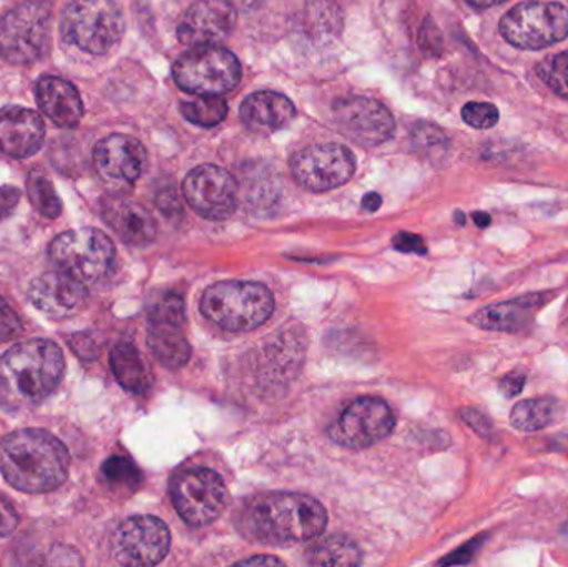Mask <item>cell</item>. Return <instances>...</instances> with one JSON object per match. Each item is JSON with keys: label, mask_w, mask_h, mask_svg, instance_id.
Wrapping results in <instances>:
<instances>
[{"label": "cell", "mask_w": 568, "mask_h": 567, "mask_svg": "<svg viewBox=\"0 0 568 567\" xmlns=\"http://www.w3.org/2000/svg\"><path fill=\"white\" fill-rule=\"evenodd\" d=\"M474 222H476V225L479 226V229H487V226L493 223V219H490L489 213L486 212H476L473 213Z\"/></svg>", "instance_id": "47"}, {"label": "cell", "mask_w": 568, "mask_h": 567, "mask_svg": "<svg viewBox=\"0 0 568 567\" xmlns=\"http://www.w3.org/2000/svg\"><path fill=\"white\" fill-rule=\"evenodd\" d=\"M500 33L517 49H547L567 39L568 9L544 0L519 3L500 20Z\"/></svg>", "instance_id": "7"}, {"label": "cell", "mask_w": 568, "mask_h": 567, "mask_svg": "<svg viewBox=\"0 0 568 567\" xmlns=\"http://www.w3.org/2000/svg\"><path fill=\"white\" fill-rule=\"evenodd\" d=\"M52 13L49 6L26 2L0 20V57L13 65H30L50 49Z\"/></svg>", "instance_id": "6"}, {"label": "cell", "mask_w": 568, "mask_h": 567, "mask_svg": "<svg viewBox=\"0 0 568 567\" xmlns=\"http://www.w3.org/2000/svg\"><path fill=\"white\" fill-rule=\"evenodd\" d=\"M420 47L433 55H439L443 50V36L430 19L426 20L420 30Z\"/></svg>", "instance_id": "38"}, {"label": "cell", "mask_w": 568, "mask_h": 567, "mask_svg": "<svg viewBox=\"0 0 568 567\" xmlns=\"http://www.w3.org/2000/svg\"><path fill=\"white\" fill-rule=\"evenodd\" d=\"M69 466L65 446L45 429H19L0 442V472L19 492H53L65 483Z\"/></svg>", "instance_id": "2"}, {"label": "cell", "mask_w": 568, "mask_h": 567, "mask_svg": "<svg viewBox=\"0 0 568 567\" xmlns=\"http://www.w3.org/2000/svg\"><path fill=\"white\" fill-rule=\"evenodd\" d=\"M499 110L496 105L487 102H469L464 105L463 119L467 125L474 129L487 130L493 129L499 122Z\"/></svg>", "instance_id": "32"}, {"label": "cell", "mask_w": 568, "mask_h": 567, "mask_svg": "<svg viewBox=\"0 0 568 567\" xmlns=\"http://www.w3.org/2000/svg\"><path fill=\"white\" fill-rule=\"evenodd\" d=\"M527 382V373L523 372V369H514L509 375L504 376L499 383V392L500 395L506 396V398H516L517 395L524 392V386H526Z\"/></svg>", "instance_id": "37"}, {"label": "cell", "mask_w": 568, "mask_h": 567, "mask_svg": "<svg viewBox=\"0 0 568 567\" xmlns=\"http://www.w3.org/2000/svg\"><path fill=\"white\" fill-rule=\"evenodd\" d=\"M294 179L311 192H327L349 182L356 170L354 153L337 143L307 146L291 162Z\"/></svg>", "instance_id": "12"}, {"label": "cell", "mask_w": 568, "mask_h": 567, "mask_svg": "<svg viewBox=\"0 0 568 567\" xmlns=\"http://www.w3.org/2000/svg\"><path fill=\"white\" fill-rule=\"evenodd\" d=\"M334 122L357 145L377 146L393 136L396 123L384 103L369 97H351L334 103Z\"/></svg>", "instance_id": "15"}, {"label": "cell", "mask_w": 568, "mask_h": 567, "mask_svg": "<svg viewBox=\"0 0 568 567\" xmlns=\"http://www.w3.org/2000/svg\"><path fill=\"white\" fill-rule=\"evenodd\" d=\"M70 346H72L77 356H80V358L83 360L97 358L100 353L99 342H97L95 336L90 332L77 333V335H73L72 340H70Z\"/></svg>", "instance_id": "36"}, {"label": "cell", "mask_w": 568, "mask_h": 567, "mask_svg": "<svg viewBox=\"0 0 568 567\" xmlns=\"http://www.w3.org/2000/svg\"><path fill=\"white\" fill-rule=\"evenodd\" d=\"M200 308L229 332H252L268 322L275 300L262 283L222 282L206 290Z\"/></svg>", "instance_id": "4"}, {"label": "cell", "mask_w": 568, "mask_h": 567, "mask_svg": "<svg viewBox=\"0 0 568 567\" xmlns=\"http://www.w3.org/2000/svg\"><path fill=\"white\" fill-rule=\"evenodd\" d=\"M456 222L459 223V225H466V215H464L463 212H456Z\"/></svg>", "instance_id": "50"}, {"label": "cell", "mask_w": 568, "mask_h": 567, "mask_svg": "<svg viewBox=\"0 0 568 567\" xmlns=\"http://www.w3.org/2000/svg\"><path fill=\"white\" fill-rule=\"evenodd\" d=\"M183 323L185 310L180 296H163L150 312L149 346L156 360L169 368L186 365L192 356Z\"/></svg>", "instance_id": "16"}, {"label": "cell", "mask_w": 568, "mask_h": 567, "mask_svg": "<svg viewBox=\"0 0 568 567\" xmlns=\"http://www.w3.org/2000/svg\"><path fill=\"white\" fill-rule=\"evenodd\" d=\"M394 246H396L399 252L420 253V255L427 252L424 240L420 239L419 235H414V233H399V235L394 239Z\"/></svg>", "instance_id": "41"}, {"label": "cell", "mask_w": 568, "mask_h": 567, "mask_svg": "<svg viewBox=\"0 0 568 567\" xmlns=\"http://www.w3.org/2000/svg\"><path fill=\"white\" fill-rule=\"evenodd\" d=\"M20 196H22V193H20L17 186L7 185L0 189V222L16 210V206L19 205Z\"/></svg>", "instance_id": "42"}, {"label": "cell", "mask_w": 568, "mask_h": 567, "mask_svg": "<svg viewBox=\"0 0 568 567\" xmlns=\"http://www.w3.org/2000/svg\"><path fill=\"white\" fill-rule=\"evenodd\" d=\"M60 32L82 52L103 55L122 40L125 19L115 0H72L63 10Z\"/></svg>", "instance_id": "5"}, {"label": "cell", "mask_w": 568, "mask_h": 567, "mask_svg": "<svg viewBox=\"0 0 568 567\" xmlns=\"http://www.w3.org/2000/svg\"><path fill=\"white\" fill-rule=\"evenodd\" d=\"M327 525L326 509L310 496L273 493L246 506L242 529L262 545L283 546L317 538Z\"/></svg>", "instance_id": "3"}, {"label": "cell", "mask_w": 568, "mask_h": 567, "mask_svg": "<svg viewBox=\"0 0 568 567\" xmlns=\"http://www.w3.org/2000/svg\"><path fill=\"white\" fill-rule=\"evenodd\" d=\"M176 85L193 95H223L242 80L235 53L220 45L193 47L173 67Z\"/></svg>", "instance_id": "8"}, {"label": "cell", "mask_w": 568, "mask_h": 567, "mask_svg": "<svg viewBox=\"0 0 568 567\" xmlns=\"http://www.w3.org/2000/svg\"><path fill=\"white\" fill-rule=\"evenodd\" d=\"M414 140L419 143L420 146H444L446 136L440 132L439 129L433 125H420L419 129L414 133Z\"/></svg>", "instance_id": "40"}, {"label": "cell", "mask_w": 568, "mask_h": 567, "mask_svg": "<svg viewBox=\"0 0 568 567\" xmlns=\"http://www.w3.org/2000/svg\"><path fill=\"white\" fill-rule=\"evenodd\" d=\"M381 202H383L381 195L374 192L367 193L363 199V209L371 213L376 212V210H379Z\"/></svg>", "instance_id": "46"}, {"label": "cell", "mask_w": 568, "mask_h": 567, "mask_svg": "<svg viewBox=\"0 0 568 567\" xmlns=\"http://www.w3.org/2000/svg\"><path fill=\"white\" fill-rule=\"evenodd\" d=\"M182 113L195 125L216 126L229 115V103L222 95H199L182 103Z\"/></svg>", "instance_id": "28"}, {"label": "cell", "mask_w": 568, "mask_h": 567, "mask_svg": "<svg viewBox=\"0 0 568 567\" xmlns=\"http://www.w3.org/2000/svg\"><path fill=\"white\" fill-rule=\"evenodd\" d=\"M30 302L40 312L55 320L70 318L85 306V286L80 280L63 273H43L30 283Z\"/></svg>", "instance_id": "19"}, {"label": "cell", "mask_w": 568, "mask_h": 567, "mask_svg": "<svg viewBox=\"0 0 568 567\" xmlns=\"http://www.w3.org/2000/svg\"><path fill=\"white\" fill-rule=\"evenodd\" d=\"M17 525H19V515H17L16 508L6 499L0 498V538L12 535Z\"/></svg>", "instance_id": "39"}, {"label": "cell", "mask_w": 568, "mask_h": 567, "mask_svg": "<svg viewBox=\"0 0 568 567\" xmlns=\"http://www.w3.org/2000/svg\"><path fill=\"white\" fill-rule=\"evenodd\" d=\"M170 541L165 523L153 516H133L113 535L112 551L120 565L155 566L169 555Z\"/></svg>", "instance_id": "13"}, {"label": "cell", "mask_w": 568, "mask_h": 567, "mask_svg": "<svg viewBox=\"0 0 568 567\" xmlns=\"http://www.w3.org/2000/svg\"><path fill=\"white\" fill-rule=\"evenodd\" d=\"M172 499L186 525L203 528L225 512L229 489L222 476L212 469H189L172 483Z\"/></svg>", "instance_id": "10"}, {"label": "cell", "mask_w": 568, "mask_h": 567, "mask_svg": "<svg viewBox=\"0 0 568 567\" xmlns=\"http://www.w3.org/2000/svg\"><path fill=\"white\" fill-rule=\"evenodd\" d=\"M37 103L42 112L62 129H75L83 117L79 90L69 80L45 75L37 82Z\"/></svg>", "instance_id": "23"}, {"label": "cell", "mask_w": 568, "mask_h": 567, "mask_svg": "<svg viewBox=\"0 0 568 567\" xmlns=\"http://www.w3.org/2000/svg\"><path fill=\"white\" fill-rule=\"evenodd\" d=\"M396 418L381 398L364 396L351 403L329 428L334 443L349 449L369 448L393 433Z\"/></svg>", "instance_id": "11"}, {"label": "cell", "mask_w": 568, "mask_h": 567, "mask_svg": "<svg viewBox=\"0 0 568 567\" xmlns=\"http://www.w3.org/2000/svg\"><path fill=\"white\" fill-rule=\"evenodd\" d=\"M233 6L240 7V9H253V7L258 6L262 0H229Z\"/></svg>", "instance_id": "49"}, {"label": "cell", "mask_w": 568, "mask_h": 567, "mask_svg": "<svg viewBox=\"0 0 568 567\" xmlns=\"http://www.w3.org/2000/svg\"><path fill=\"white\" fill-rule=\"evenodd\" d=\"M487 536H477V538L470 539L466 546L454 551L453 555L447 556L446 559L439 563L440 566H456V565H469L473 561L474 556L479 551L480 546L484 545V539Z\"/></svg>", "instance_id": "35"}, {"label": "cell", "mask_w": 568, "mask_h": 567, "mask_svg": "<svg viewBox=\"0 0 568 567\" xmlns=\"http://www.w3.org/2000/svg\"><path fill=\"white\" fill-rule=\"evenodd\" d=\"M473 7L477 9H489V7L499 6V3L507 2V0H467Z\"/></svg>", "instance_id": "48"}, {"label": "cell", "mask_w": 568, "mask_h": 567, "mask_svg": "<svg viewBox=\"0 0 568 567\" xmlns=\"http://www.w3.org/2000/svg\"><path fill=\"white\" fill-rule=\"evenodd\" d=\"M562 415V406L556 398L524 399L510 412V425L523 433H536L556 425Z\"/></svg>", "instance_id": "25"}, {"label": "cell", "mask_w": 568, "mask_h": 567, "mask_svg": "<svg viewBox=\"0 0 568 567\" xmlns=\"http://www.w3.org/2000/svg\"><path fill=\"white\" fill-rule=\"evenodd\" d=\"M240 566H282L283 561L278 558H272V556H260V558L245 559V561L239 563Z\"/></svg>", "instance_id": "45"}, {"label": "cell", "mask_w": 568, "mask_h": 567, "mask_svg": "<svg viewBox=\"0 0 568 567\" xmlns=\"http://www.w3.org/2000/svg\"><path fill=\"white\" fill-rule=\"evenodd\" d=\"M156 206L170 216L182 212V203H180L179 195L173 189L160 190L159 195H156Z\"/></svg>", "instance_id": "44"}, {"label": "cell", "mask_w": 568, "mask_h": 567, "mask_svg": "<svg viewBox=\"0 0 568 567\" xmlns=\"http://www.w3.org/2000/svg\"><path fill=\"white\" fill-rule=\"evenodd\" d=\"M50 259L82 283L99 282L115 260L112 240L97 229L70 230L50 243Z\"/></svg>", "instance_id": "9"}, {"label": "cell", "mask_w": 568, "mask_h": 567, "mask_svg": "<svg viewBox=\"0 0 568 567\" xmlns=\"http://www.w3.org/2000/svg\"><path fill=\"white\" fill-rule=\"evenodd\" d=\"M306 561L313 566H357L361 551L349 539L331 536L307 549Z\"/></svg>", "instance_id": "27"}, {"label": "cell", "mask_w": 568, "mask_h": 567, "mask_svg": "<svg viewBox=\"0 0 568 567\" xmlns=\"http://www.w3.org/2000/svg\"><path fill=\"white\" fill-rule=\"evenodd\" d=\"M49 563L57 566H77L82 565V559H80L79 553L73 551L69 546H55L50 551Z\"/></svg>", "instance_id": "43"}, {"label": "cell", "mask_w": 568, "mask_h": 567, "mask_svg": "<svg viewBox=\"0 0 568 567\" xmlns=\"http://www.w3.org/2000/svg\"><path fill=\"white\" fill-rule=\"evenodd\" d=\"M27 193H29L33 209L45 219H57L62 213L60 196L57 195L52 182L43 173L30 172L29 179H27Z\"/></svg>", "instance_id": "29"}, {"label": "cell", "mask_w": 568, "mask_h": 567, "mask_svg": "<svg viewBox=\"0 0 568 567\" xmlns=\"http://www.w3.org/2000/svg\"><path fill=\"white\" fill-rule=\"evenodd\" d=\"M65 360L49 340H29L0 358V406L26 409L45 402L62 383Z\"/></svg>", "instance_id": "1"}, {"label": "cell", "mask_w": 568, "mask_h": 567, "mask_svg": "<svg viewBox=\"0 0 568 567\" xmlns=\"http://www.w3.org/2000/svg\"><path fill=\"white\" fill-rule=\"evenodd\" d=\"M113 375L129 392L142 395L149 389L150 375L139 350L130 343H119L110 355Z\"/></svg>", "instance_id": "26"}, {"label": "cell", "mask_w": 568, "mask_h": 567, "mask_svg": "<svg viewBox=\"0 0 568 567\" xmlns=\"http://www.w3.org/2000/svg\"><path fill=\"white\" fill-rule=\"evenodd\" d=\"M183 195L203 219L225 220L239 205V182L219 165H200L186 175Z\"/></svg>", "instance_id": "14"}, {"label": "cell", "mask_w": 568, "mask_h": 567, "mask_svg": "<svg viewBox=\"0 0 568 567\" xmlns=\"http://www.w3.org/2000/svg\"><path fill=\"white\" fill-rule=\"evenodd\" d=\"M243 123L256 133H273L293 122L296 109L286 95L272 90L252 93L240 110Z\"/></svg>", "instance_id": "24"}, {"label": "cell", "mask_w": 568, "mask_h": 567, "mask_svg": "<svg viewBox=\"0 0 568 567\" xmlns=\"http://www.w3.org/2000/svg\"><path fill=\"white\" fill-rule=\"evenodd\" d=\"M22 333V322L12 306L0 296V343L17 338Z\"/></svg>", "instance_id": "33"}, {"label": "cell", "mask_w": 568, "mask_h": 567, "mask_svg": "<svg viewBox=\"0 0 568 567\" xmlns=\"http://www.w3.org/2000/svg\"><path fill=\"white\" fill-rule=\"evenodd\" d=\"M537 73L557 95L568 100V50L540 62Z\"/></svg>", "instance_id": "30"}, {"label": "cell", "mask_w": 568, "mask_h": 567, "mask_svg": "<svg viewBox=\"0 0 568 567\" xmlns=\"http://www.w3.org/2000/svg\"><path fill=\"white\" fill-rule=\"evenodd\" d=\"M236 7L229 0H199L180 20V42L189 47L219 45L235 29Z\"/></svg>", "instance_id": "17"}, {"label": "cell", "mask_w": 568, "mask_h": 567, "mask_svg": "<svg viewBox=\"0 0 568 567\" xmlns=\"http://www.w3.org/2000/svg\"><path fill=\"white\" fill-rule=\"evenodd\" d=\"M45 123L39 113L23 107L0 110V153L27 159L42 149Z\"/></svg>", "instance_id": "20"}, {"label": "cell", "mask_w": 568, "mask_h": 567, "mask_svg": "<svg viewBox=\"0 0 568 567\" xmlns=\"http://www.w3.org/2000/svg\"><path fill=\"white\" fill-rule=\"evenodd\" d=\"M556 295V292L527 293L509 302L484 306L470 315L469 322L490 332H523L529 328L536 313Z\"/></svg>", "instance_id": "21"}, {"label": "cell", "mask_w": 568, "mask_h": 567, "mask_svg": "<svg viewBox=\"0 0 568 567\" xmlns=\"http://www.w3.org/2000/svg\"><path fill=\"white\" fill-rule=\"evenodd\" d=\"M102 212L113 232L129 245H149L155 239V220L140 203L122 196H110L103 202Z\"/></svg>", "instance_id": "22"}, {"label": "cell", "mask_w": 568, "mask_h": 567, "mask_svg": "<svg viewBox=\"0 0 568 567\" xmlns=\"http://www.w3.org/2000/svg\"><path fill=\"white\" fill-rule=\"evenodd\" d=\"M103 476L110 485L119 486V488L136 489L142 483V473L123 456H112L106 459L102 468Z\"/></svg>", "instance_id": "31"}, {"label": "cell", "mask_w": 568, "mask_h": 567, "mask_svg": "<svg viewBox=\"0 0 568 567\" xmlns=\"http://www.w3.org/2000/svg\"><path fill=\"white\" fill-rule=\"evenodd\" d=\"M460 418H463L464 423H466L476 435H479L480 438L490 439V436L494 435L493 423H490V419L487 418L483 412H479V409H460Z\"/></svg>", "instance_id": "34"}, {"label": "cell", "mask_w": 568, "mask_h": 567, "mask_svg": "<svg viewBox=\"0 0 568 567\" xmlns=\"http://www.w3.org/2000/svg\"><path fill=\"white\" fill-rule=\"evenodd\" d=\"M93 163L103 182L125 189L133 185L145 170V146L133 136L115 133L97 143Z\"/></svg>", "instance_id": "18"}]
</instances>
